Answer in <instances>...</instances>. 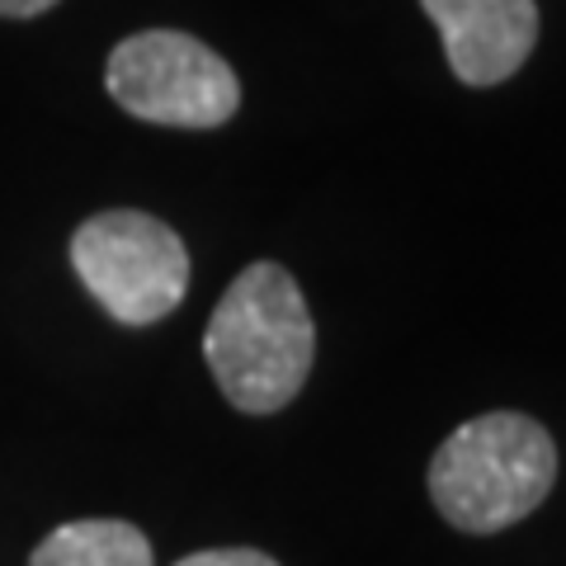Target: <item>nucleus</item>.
Wrapping results in <instances>:
<instances>
[{
	"label": "nucleus",
	"instance_id": "nucleus-1",
	"mask_svg": "<svg viewBox=\"0 0 566 566\" xmlns=\"http://www.w3.org/2000/svg\"><path fill=\"white\" fill-rule=\"evenodd\" d=\"M203 359L222 397L245 416H274L303 392L316 359V326L283 264L260 260L232 279L208 316Z\"/></svg>",
	"mask_w": 566,
	"mask_h": 566
},
{
	"label": "nucleus",
	"instance_id": "nucleus-2",
	"mask_svg": "<svg viewBox=\"0 0 566 566\" xmlns=\"http://www.w3.org/2000/svg\"><path fill=\"white\" fill-rule=\"evenodd\" d=\"M557 444L534 416L486 411L444 439L430 458V501L463 534H501L547 501Z\"/></svg>",
	"mask_w": 566,
	"mask_h": 566
},
{
	"label": "nucleus",
	"instance_id": "nucleus-3",
	"mask_svg": "<svg viewBox=\"0 0 566 566\" xmlns=\"http://www.w3.org/2000/svg\"><path fill=\"white\" fill-rule=\"evenodd\" d=\"M71 264L123 326H151L185 303L189 251L161 218L133 208L95 212L71 237Z\"/></svg>",
	"mask_w": 566,
	"mask_h": 566
},
{
	"label": "nucleus",
	"instance_id": "nucleus-4",
	"mask_svg": "<svg viewBox=\"0 0 566 566\" xmlns=\"http://www.w3.org/2000/svg\"><path fill=\"white\" fill-rule=\"evenodd\" d=\"M104 85L123 114L161 128H222L241 109V81L208 43L175 29L133 33L109 52Z\"/></svg>",
	"mask_w": 566,
	"mask_h": 566
},
{
	"label": "nucleus",
	"instance_id": "nucleus-5",
	"mask_svg": "<svg viewBox=\"0 0 566 566\" xmlns=\"http://www.w3.org/2000/svg\"><path fill=\"white\" fill-rule=\"evenodd\" d=\"M463 85H501L538 43L534 0H420Z\"/></svg>",
	"mask_w": 566,
	"mask_h": 566
},
{
	"label": "nucleus",
	"instance_id": "nucleus-6",
	"mask_svg": "<svg viewBox=\"0 0 566 566\" xmlns=\"http://www.w3.org/2000/svg\"><path fill=\"white\" fill-rule=\"evenodd\" d=\"M29 566H156V557L128 520H71L33 547Z\"/></svg>",
	"mask_w": 566,
	"mask_h": 566
},
{
	"label": "nucleus",
	"instance_id": "nucleus-7",
	"mask_svg": "<svg viewBox=\"0 0 566 566\" xmlns=\"http://www.w3.org/2000/svg\"><path fill=\"white\" fill-rule=\"evenodd\" d=\"M175 566H279L270 553L260 547H208V553H189Z\"/></svg>",
	"mask_w": 566,
	"mask_h": 566
},
{
	"label": "nucleus",
	"instance_id": "nucleus-8",
	"mask_svg": "<svg viewBox=\"0 0 566 566\" xmlns=\"http://www.w3.org/2000/svg\"><path fill=\"white\" fill-rule=\"evenodd\" d=\"M52 6H57V0H0V14H6V20H33V14H43Z\"/></svg>",
	"mask_w": 566,
	"mask_h": 566
}]
</instances>
